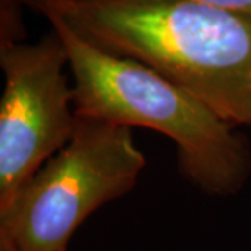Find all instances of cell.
<instances>
[{
	"mask_svg": "<svg viewBox=\"0 0 251 251\" xmlns=\"http://www.w3.org/2000/svg\"><path fill=\"white\" fill-rule=\"evenodd\" d=\"M48 18L67 53L78 119L158 131L175 141L180 169L204 193L232 196L242 190L251 153L236 126L144 64L108 53L59 18Z\"/></svg>",
	"mask_w": 251,
	"mask_h": 251,
	"instance_id": "2",
	"label": "cell"
},
{
	"mask_svg": "<svg viewBox=\"0 0 251 251\" xmlns=\"http://www.w3.org/2000/svg\"><path fill=\"white\" fill-rule=\"evenodd\" d=\"M144 168L131 128L78 119L70 141L0 212V251H67L84 221L130 193Z\"/></svg>",
	"mask_w": 251,
	"mask_h": 251,
	"instance_id": "3",
	"label": "cell"
},
{
	"mask_svg": "<svg viewBox=\"0 0 251 251\" xmlns=\"http://www.w3.org/2000/svg\"><path fill=\"white\" fill-rule=\"evenodd\" d=\"M0 66V212L46 162L70 141L78 117L69 59L56 32L36 44L1 36Z\"/></svg>",
	"mask_w": 251,
	"mask_h": 251,
	"instance_id": "4",
	"label": "cell"
},
{
	"mask_svg": "<svg viewBox=\"0 0 251 251\" xmlns=\"http://www.w3.org/2000/svg\"><path fill=\"white\" fill-rule=\"evenodd\" d=\"M46 17L251 126V14L188 0H53Z\"/></svg>",
	"mask_w": 251,
	"mask_h": 251,
	"instance_id": "1",
	"label": "cell"
},
{
	"mask_svg": "<svg viewBox=\"0 0 251 251\" xmlns=\"http://www.w3.org/2000/svg\"><path fill=\"white\" fill-rule=\"evenodd\" d=\"M52 1H53V0H48V4H46V9H48V6H49V4H50ZM46 9H45V11H46ZM44 14H45V13H44Z\"/></svg>",
	"mask_w": 251,
	"mask_h": 251,
	"instance_id": "7",
	"label": "cell"
},
{
	"mask_svg": "<svg viewBox=\"0 0 251 251\" xmlns=\"http://www.w3.org/2000/svg\"><path fill=\"white\" fill-rule=\"evenodd\" d=\"M73 1H85V0H73ZM188 1H196V3L215 6V7H221V9L251 14V0H188Z\"/></svg>",
	"mask_w": 251,
	"mask_h": 251,
	"instance_id": "5",
	"label": "cell"
},
{
	"mask_svg": "<svg viewBox=\"0 0 251 251\" xmlns=\"http://www.w3.org/2000/svg\"><path fill=\"white\" fill-rule=\"evenodd\" d=\"M4 1V0H3ZM6 1H11V3H23V4H27V6H31L32 9L38 10L41 13H45L46 4H48V0H6Z\"/></svg>",
	"mask_w": 251,
	"mask_h": 251,
	"instance_id": "6",
	"label": "cell"
}]
</instances>
